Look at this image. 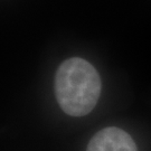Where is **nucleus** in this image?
Wrapping results in <instances>:
<instances>
[{"label":"nucleus","instance_id":"obj_1","mask_svg":"<svg viewBox=\"0 0 151 151\" xmlns=\"http://www.w3.org/2000/svg\"><path fill=\"white\" fill-rule=\"evenodd\" d=\"M101 78L91 65L80 57L62 63L55 78V93L62 110L72 116H83L96 105Z\"/></svg>","mask_w":151,"mask_h":151},{"label":"nucleus","instance_id":"obj_2","mask_svg":"<svg viewBox=\"0 0 151 151\" xmlns=\"http://www.w3.org/2000/svg\"><path fill=\"white\" fill-rule=\"evenodd\" d=\"M86 151H138L133 139L119 128H105L91 139Z\"/></svg>","mask_w":151,"mask_h":151}]
</instances>
